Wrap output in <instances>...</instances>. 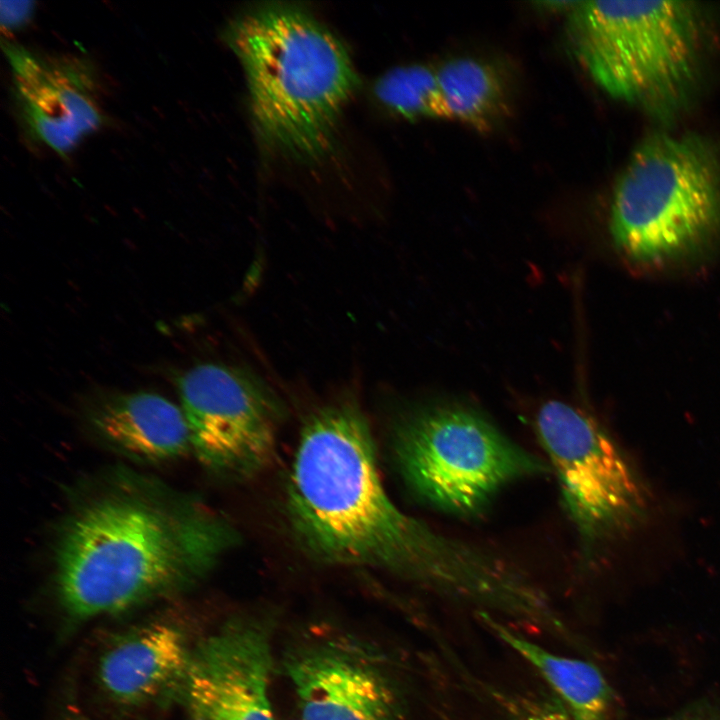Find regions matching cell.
Instances as JSON below:
<instances>
[{"label":"cell","instance_id":"obj_1","mask_svg":"<svg viewBox=\"0 0 720 720\" xmlns=\"http://www.w3.org/2000/svg\"><path fill=\"white\" fill-rule=\"evenodd\" d=\"M287 507L304 549L328 564L380 569L496 609L521 586L522 572L510 562L439 533L392 501L368 421L352 402L307 418Z\"/></svg>","mask_w":720,"mask_h":720},{"label":"cell","instance_id":"obj_2","mask_svg":"<svg viewBox=\"0 0 720 720\" xmlns=\"http://www.w3.org/2000/svg\"><path fill=\"white\" fill-rule=\"evenodd\" d=\"M237 541L232 524L200 500L121 472L62 524L58 600L76 623L121 613L197 584Z\"/></svg>","mask_w":720,"mask_h":720},{"label":"cell","instance_id":"obj_3","mask_svg":"<svg viewBox=\"0 0 720 720\" xmlns=\"http://www.w3.org/2000/svg\"><path fill=\"white\" fill-rule=\"evenodd\" d=\"M224 38L244 69L264 140L297 159L324 156L357 85L341 41L308 11L282 3L240 15Z\"/></svg>","mask_w":720,"mask_h":720},{"label":"cell","instance_id":"obj_4","mask_svg":"<svg viewBox=\"0 0 720 720\" xmlns=\"http://www.w3.org/2000/svg\"><path fill=\"white\" fill-rule=\"evenodd\" d=\"M570 47L609 96L671 110L695 81L700 30L685 1H578L569 12Z\"/></svg>","mask_w":720,"mask_h":720},{"label":"cell","instance_id":"obj_5","mask_svg":"<svg viewBox=\"0 0 720 720\" xmlns=\"http://www.w3.org/2000/svg\"><path fill=\"white\" fill-rule=\"evenodd\" d=\"M610 234L640 264L680 260L720 230V168L696 139L656 134L633 152L613 191Z\"/></svg>","mask_w":720,"mask_h":720},{"label":"cell","instance_id":"obj_6","mask_svg":"<svg viewBox=\"0 0 720 720\" xmlns=\"http://www.w3.org/2000/svg\"><path fill=\"white\" fill-rule=\"evenodd\" d=\"M394 451L415 493L459 516L479 513L507 484L550 469L478 411L455 403L425 406L402 419Z\"/></svg>","mask_w":720,"mask_h":720},{"label":"cell","instance_id":"obj_7","mask_svg":"<svg viewBox=\"0 0 720 720\" xmlns=\"http://www.w3.org/2000/svg\"><path fill=\"white\" fill-rule=\"evenodd\" d=\"M535 426L564 507L585 543L605 540L639 520L646 506L641 481L592 416L553 399L539 407Z\"/></svg>","mask_w":720,"mask_h":720},{"label":"cell","instance_id":"obj_8","mask_svg":"<svg viewBox=\"0 0 720 720\" xmlns=\"http://www.w3.org/2000/svg\"><path fill=\"white\" fill-rule=\"evenodd\" d=\"M191 450L209 470L249 478L266 468L276 448L279 406L247 370L206 363L177 382Z\"/></svg>","mask_w":720,"mask_h":720},{"label":"cell","instance_id":"obj_9","mask_svg":"<svg viewBox=\"0 0 720 720\" xmlns=\"http://www.w3.org/2000/svg\"><path fill=\"white\" fill-rule=\"evenodd\" d=\"M283 667L301 720H403L402 696L386 660L353 636H304L287 648Z\"/></svg>","mask_w":720,"mask_h":720},{"label":"cell","instance_id":"obj_10","mask_svg":"<svg viewBox=\"0 0 720 720\" xmlns=\"http://www.w3.org/2000/svg\"><path fill=\"white\" fill-rule=\"evenodd\" d=\"M272 626L237 617L193 647L175 697L188 720H274Z\"/></svg>","mask_w":720,"mask_h":720},{"label":"cell","instance_id":"obj_11","mask_svg":"<svg viewBox=\"0 0 720 720\" xmlns=\"http://www.w3.org/2000/svg\"><path fill=\"white\" fill-rule=\"evenodd\" d=\"M26 134L67 157L104 122L94 64L81 55H44L2 39Z\"/></svg>","mask_w":720,"mask_h":720},{"label":"cell","instance_id":"obj_12","mask_svg":"<svg viewBox=\"0 0 720 720\" xmlns=\"http://www.w3.org/2000/svg\"><path fill=\"white\" fill-rule=\"evenodd\" d=\"M193 648L182 626L158 619L118 636L100 655L97 680L104 694L123 706L175 697Z\"/></svg>","mask_w":720,"mask_h":720},{"label":"cell","instance_id":"obj_13","mask_svg":"<svg viewBox=\"0 0 720 720\" xmlns=\"http://www.w3.org/2000/svg\"><path fill=\"white\" fill-rule=\"evenodd\" d=\"M88 420L103 440L135 459L166 461L191 450L182 408L155 393L108 394L91 406Z\"/></svg>","mask_w":720,"mask_h":720},{"label":"cell","instance_id":"obj_14","mask_svg":"<svg viewBox=\"0 0 720 720\" xmlns=\"http://www.w3.org/2000/svg\"><path fill=\"white\" fill-rule=\"evenodd\" d=\"M482 616L490 630L544 678L574 720H608L614 695L596 666L550 652L490 616Z\"/></svg>","mask_w":720,"mask_h":720},{"label":"cell","instance_id":"obj_15","mask_svg":"<svg viewBox=\"0 0 720 720\" xmlns=\"http://www.w3.org/2000/svg\"><path fill=\"white\" fill-rule=\"evenodd\" d=\"M435 68L447 120L488 132L507 114L504 80L493 65L457 57Z\"/></svg>","mask_w":720,"mask_h":720},{"label":"cell","instance_id":"obj_16","mask_svg":"<svg viewBox=\"0 0 720 720\" xmlns=\"http://www.w3.org/2000/svg\"><path fill=\"white\" fill-rule=\"evenodd\" d=\"M377 99L389 110L409 119H446L436 68L412 64L395 67L375 83Z\"/></svg>","mask_w":720,"mask_h":720},{"label":"cell","instance_id":"obj_17","mask_svg":"<svg viewBox=\"0 0 720 720\" xmlns=\"http://www.w3.org/2000/svg\"><path fill=\"white\" fill-rule=\"evenodd\" d=\"M0 24L3 33H13L28 25L35 12L34 1H1Z\"/></svg>","mask_w":720,"mask_h":720},{"label":"cell","instance_id":"obj_18","mask_svg":"<svg viewBox=\"0 0 720 720\" xmlns=\"http://www.w3.org/2000/svg\"><path fill=\"white\" fill-rule=\"evenodd\" d=\"M522 720H574L568 710L560 705L541 704L524 715Z\"/></svg>","mask_w":720,"mask_h":720},{"label":"cell","instance_id":"obj_19","mask_svg":"<svg viewBox=\"0 0 720 720\" xmlns=\"http://www.w3.org/2000/svg\"><path fill=\"white\" fill-rule=\"evenodd\" d=\"M675 720H720V712L692 714Z\"/></svg>","mask_w":720,"mask_h":720}]
</instances>
